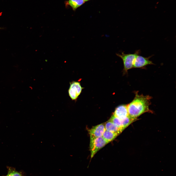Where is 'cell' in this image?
I'll list each match as a JSON object with an SVG mask.
<instances>
[{
	"instance_id": "1",
	"label": "cell",
	"mask_w": 176,
	"mask_h": 176,
	"mask_svg": "<svg viewBox=\"0 0 176 176\" xmlns=\"http://www.w3.org/2000/svg\"><path fill=\"white\" fill-rule=\"evenodd\" d=\"M135 96L133 100L127 105L129 116L134 119L142 114L147 112H151L149 109L152 97L149 95H139L135 92Z\"/></svg>"
},
{
	"instance_id": "2",
	"label": "cell",
	"mask_w": 176,
	"mask_h": 176,
	"mask_svg": "<svg viewBox=\"0 0 176 176\" xmlns=\"http://www.w3.org/2000/svg\"><path fill=\"white\" fill-rule=\"evenodd\" d=\"M139 50L133 54H125L122 52L121 54L116 53V55L122 59L123 63L124 74L127 72L128 71L133 68L134 61L137 56L140 53Z\"/></svg>"
},
{
	"instance_id": "3",
	"label": "cell",
	"mask_w": 176,
	"mask_h": 176,
	"mask_svg": "<svg viewBox=\"0 0 176 176\" xmlns=\"http://www.w3.org/2000/svg\"><path fill=\"white\" fill-rule=\"evenodd\" d=\"M107 143L102 136L90 140L89 145L91 158L98 151Z\"/></svg>"
},
{
	"instance_id": "4",
	"label": "cell",
	"mask_w": 176,
	"mask_h": 176,
	"mask_svg": "<svg viewBox=\"0 0 176 176\" xmlns=\"http://www.w3.org/2000/svg\"><path fill=\"white\" fill-rule=\"evenodd\" d=\"M79 82L73 81L70 82L68 90L69 95L72 100H75L80 94L82 89Z\"/></svg>"
},
{
	"instance_id": "5",
	"label": "cell",
	"mask_w": 176,
	"mask_h": 176,
	"mask_svg": "<svg viewBox=\"0 0 176 176\" xmlns=\"http://www.w3.org/2000/svg\"><path fill=\"white\" fill-rule=\"evenodd\" d=\"M150 56L145 57L137 55L133 63L134 68H143L149 65H154L152 62L149 60Z\"/></svg>"
},
{
	"instance_id": "6",
	"label": "cell",
	"mask_w": 176,
	"mask_h": 176,
	"mask_svg": "<svg viewBox=\"0 0 176 176\" xmlns=\"http://www.w3.org/2000/svg\"><path fill=\"white\" fill-rule=\"evenodd\" d=\"M105 130L104 123L93 127L89 131L90 140L102 136Z\"/></svg>"
},
{
	"instance_id": "7",
	"label": "cell",
	"mask_w": 176,
	"mask_h": 176,
	"mask_svg": "<svg viewBox=\"0 0 176 176\" xmlns=\"http://www.w3.org/2000/svg\"><path fill=\"white\" fill-rule=\"evenodd\" d=\"M121 120L129 116L127 105H121L117 107L113 114Z\"/></svg>"
},
{
	"instance_id": "8",
	"label": "cell",
	"mask_w": 176,
	"mask_h": 176,
	"mask_svg": "<svg viewBox=\"0 0 176 176\" xmlns=\"http://www.w3.org/2000/svg\"><path fill=\"white\" fill-rule=\"evenodd\" d=\"M104 124L105 130L107 131L117 133L119 135L123 131L109 120Z\"/></svg>"
},
{
	"instance_id": "9",
	"label": "cell",
	"mask_w": 176,
	"mask_h": 176,
	"mask_svg": "<svg viewBox=\"0 0 176 176\" xmlns=\"http://www.w3.org/2000/svg\"><path fill=\"white\" fill-rule=\"evenodd\" d=\"M119 134L105 130L102 137L108 143L113 141Z\"/></svg>"
},
{
	"instance_id": "10",
	"label": "cell",
	"mask_w": 176,
	"mask_h": 176,
	"mask_svg": "<svg viewBox=\"0 0 176 176\" xmlns=\"http://www.w3.org/2000/svg\"><path fill=\"white\" fill-rule=\"evenodd\" d=\"M68 4L75 11L77 8L82 5L85 2L84 0H69Z\"/></svg>"
},
{
	"instance_id": "11",
	"label": "cell",
	"mask_w": 176,
	"mask_h": 176,
	"mask_svg": "<svg viewBox=\"0 0 176 176\" xmlns=\"http://www.w3.org/2000/svg\"><path fill=\"white\" fill-rule=\"evenodd\" d=\"M8 173L4 176H23V174L22 171H18L13 167L7 166Z\"/></svg>"
},
{
	"instance_id": "12",
	"label": "cell",
	"mask_w": 176,
	"mask_h": 176,
	"mask_svg": "<svg viewBox=\"0 0 176 176\" xmlns=\"http://www.w3.org/2000/svg\"><path fill=\"white\" fill-rule=\"evenodd\" d=\"M109 120L113 122L117 126L121 128L123 131L124 130L122 126L121 120L114 116L113 114L111 116Z\"/></svg>"
},
{
	"instance_id": "13",
	"label": "cell",
	"mask_w": 176,
	"mask_h": 176,
	"mask_svg": "<svg viewBox=\"0 0 176 176\" xmlns=\"http://www.w3.org/2000/svg\"><path fill=\"white\" fill-rule=\"evenodd\" d=\"M90 0H84V1H85V2H87V1H88Z\"/></svg>"
}]
</instances>
